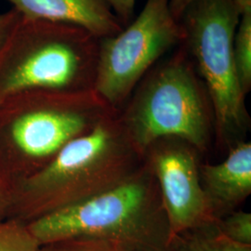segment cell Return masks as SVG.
I'll use <instances>...</instances> for the list:
<instances>
[{
  "label": "cell",
  "mask_w": 251,
  "mask_h": 251,
  "mask_svg": "<svg viewBox=\"0 0 251 251\" xmlns=\"http://www.w3.org/2000/svg\"><path fill=\"white\" fill-rule=\"evenodd\" d=\"M48 251V250H47V249H46L45 247H42V248H41V250H40V251Z\"/></svg>",
  "instance_id": "20"
},
{
  "label": "cell",
  "mask_w": 251,
  "mask_h": 251,
  "mask_svg": "<svg viewBox=\"0 0 251 251\" xmlns=\"http://www.w3.org/2000/svg\"><path fill=\"white\" fill-rule=\"evenodd\" d=\"M32 92L35 97L14 117L10 132L19 148L35 158L55 155L65 144L117 112L94 90Z\"/></svg>",
  "instance_id": "7"
},
{
  "label": "cell",
  "mask_w": 251,
  "mask_h": 251,
  "mask_svg": "<svg viewBox=\"0 0 251 251\" xmlns=\"http://www.w3.org/2000/svg\"><path fill=\"white\" fill-rule=\"evenodd\" d=\"M184 37L180 21L171 14L170 0H147L137 19L119 34L100 39L93 90L119 111L144 75Z\"/></svg>",
  "instance_id": "6"
},
{
  "label": "cell",
  "mask_w": 251,
  "mask_h": 251,
  "mask_svg": "<svg viewBox=\"0 0 251 251\" xmlns=\"http://www.w3.org/2000/svg\"><path fill=\"white\" fill-rule=\"evenodd\" d=\"M202 187L219 219L241 204L251 193V144L238 143L225 161L199 166Z\"/></svg>",
  "instance_id": "10"
},
{
  "label": "cell",
  "mask_w": 251,
  "mask_h": 251,
  "mask_svg": "<svg viewBox=\"0 0 251 251\" xmlns=\"http://www.w3.org/2000/svg\"><path fill=\"white\" fill-rule=\"evenodd\" d=\"M163 140L145 153L155 176L171 235L214 223L218 218L202 187L195 149Z\"/></svg>",
  "instance_id": "8"
},
{
  "label": "cell",
  "mask_w": 251,
  "mask_h": 251,
  "mask_svg": "<svg viewBox=\"0 0 251 251\" xmlns=\"http://www.w3.org/2000/svg\"><path fill=\"white\" fill-rule=\"evenodd\" d=\"M21 17L22 15L14 9L0 13V47L3 45Z\"/></svg>",
  "instance_id": "17"
},
{
  "label": "cell",
  "mask_w": 251,
  "mask_h": 251,
  "mask_svg": "<svg viewBox=\"0 0 251 251\" xmlns=\"http://www.w3.org/2000/svg\"><path fill=\"white\" fill-rule=\"evenodd\" d=\"M195 0H170V9L173 17L179 21L183 12Z\"/></svg>",
  "instance_id": "18"
},
{
  "label": "cell",
  "mask_w": 251,
  "mask_h": 251,
  "mask_svg": "<svg viewBox=\"0 0 251 251\" xmlns=\"http://www.w3.org/2000/svg\"><path fill=\"white\" fill-rule=\"evenodd\" d=\"M239 9L240 13L251 11V0H233Z\"/></svg>",
  "instance_id": "19"
},
{
  "label": "cell",
  "mask_w": 251,
  "mask_h": 251,
  "mask_svg": "<svg viewBox=\"0 0 251 251\" xmlns=\"http://www.w3.org/2000/svg\"><path fill=\"white\" fill-rule=\"evenodd\" d=\"M24 18L81 27L101 39L117 36L123 25L106 0H8Z\"/></svg>",
  "instance_id": "9"
},
{
  "label": "cell",
  "mask_w": 251,
  "mask_h": 251,
  "mask_svg": "<svg viewBox=\"0 0 251 251\" xmlns=\"http://www.w3.org/2000/svg\"><path fill=\"white\" fill-rule=\"evenodd\" d=\"M99 46L81 27L22 16L0 47V106L36 90H93Z\"/></svg>",
  "instance_id": "2"
},
{
  "label": "cell",
  "mask_w": 251,
  "mask_h": 251,
  "mask_svg": "<svg viewBox=\"0 0 251 251\" xmlns=\"http://www.w3.org/2000/svg\"><path fill=\"white\" fill-rule=\"evenodd\" d=\"M27 226L41 247L99 238L138 251H167L171 237L158 184L147 161L116 186L39 216Z\"/></svg>",
  "instance_id": "1"
},
{
  "label": "cell",
  "mask_w": 251,
  "mask_h": 251,
  "mask_svg": "<svg viewBox=\"0 0 251 251\" xmlns=\"http://www.w3.org/2000/svg\"><path fill=\"white\" fill-rule=\"evenodd\" d=\"M41 248L27 225L0 223V251H39Z\"/></svg>",
  "instance_id": "13"
},
{
  "label": "cell",
  "mask_w": 251,
  "mask_h": 251,
  "mask_svg": "<svg viewBox=\"0 0 251 251\" xmlns=\"http://www.w3.org/2000/svg\"><path fill=\"white\" fill-rule=\"evenodd\" d=\"M233 58L241 88L247 95L251 89V11L241 14L233 37Z\"/></svg>",
  "instance_id": "12"
},
{
  "label": "cell",
  "mask_w": 251,
  "mask_h": 251,
  "mask_svg": "<svg viewBox=\"0 0 251 251\" xmlns=\"http://www.w3.org/2000/svg\"><path fill=\"white\" fill-rule=\"evenodd\" d=\"M106 2L125 28L133 17L136 0H106Z\"/></svg>",
  "instance_id": "16"
},
{
  "label": "cell",
  "mask_w": 251,
  "mask_h": 251,
  "mask_svg": "<svg viewBox=\"0 0 251 251\" xmlns=\"http://www.w3.org/2000/svg\"><path fill=\"white\" fill-rule=\"evenodd\" d=\"M241 13L233 0H195L183 12L182 42L205 84L217 134L227 143L249 122L233 58V37Z\"/></svg>",
  "instance_id": "5"
},
{
  "label": "cell",
  "mask_w": 251,
  "mask_h": 251,
  "mask_svg": "<svg viewBox=\"0 0 251 251\" xmlns=\"http://www.w3.org/2000/svg\"><path fill=\"white\" fill-rule=\"evenodd\" d=\"M167 251H251V246L230 240L214 222L171 235Z\"/></svg>",
  "instance_id": "11"
},
{
  "label": "cell",
  "mask_w": 251,
  "mask_h": 251,
  "mask_svg": "<svg viewBox=\"0 0 251 251\" xmlns=\"http://www.w3.org/2000/svg\"><path fill=\"white\" fill-rule=\"evenodd\" d=\"M220 232L233 242L251 246V214L231 211L216 221Z\"/></svg>",
  "instance_id": "14"
},
{
  "label": "cell",
  "mask_w": 251,
  "mask_h": 251,
  "mask_svg": "<svg viewBox=\"0 0 251 251\" xmlns=\"http://www.w3.org/2000/svg\"><path fill=\"white\" fill-rule=\"evenodd\" d=\"M143 164L117 111L65 144L25 187L39 217L116 186Z\"/></svg>",
  "instance_id": "4"
},
{
  "label": "cell",
  "mask_w": 251,
  "mask_h": 251,
  "mask_svg": "<svg viewBox=\"0 0 251 251\" xmlns=\"http://www.w3.org/2000/svg\"><path fill=\"white\" fill-rule=\"evenodd\" d=\"M144 75L118 116L143 157L152 144L178 139L203 152L208 144L213 109L205 84L181 43Z\"/></svg>",
  "instance_id": "3"
},
{
  "label": "cell",
  "mask_w": 251,
  "mask_h": 251,
  "mask_svg": "<svg viewBox=\"0 0 251 251\" xmlns=\"http://www.w3.org/2000/svg\"><path fill=\"white\" fill-rule=\"evenodd\" d=\"M44 247L49 251H138L121 243L99 238H75Z\"/></svg>",
  "instance_id": "15"
}]
</instances>
